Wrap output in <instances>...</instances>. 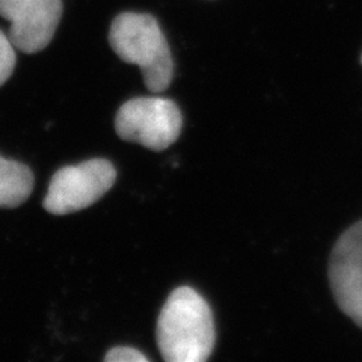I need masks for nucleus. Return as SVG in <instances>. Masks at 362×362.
I'll list each match as a JSON object with an SVG mask.
<instances>
[{"mask_svg": "<svg viewBox=\"0 0 362 362\" xmlns=\"http://www.w3.org/2000/svg\"><path fill=\"white\" fill-rule=\"evenodd\" d=\"M213 313L198 291L178 287L157 320V344L166 362H204L213 352Z\"/></svg>", "mask_w": 362, "mask_h": 362, "instance_id": "f257e3e1", "label": "nucleus"}, {"mask_svg": "<svg viewBox=\"0 0 362 362\" xmlns=\"http://www.w3.org/2000/svg\"><path fill=\"white\" fill-rule=\"evenodd\" d=\"M109 42L121 61L141 68L151 93H163L174 77V62L157 20L148 14L124 13L112 21Z\"/></svg>", "mask_w": 362, "mask_h": 362, "instance_id": "f03ea898", "label": "nucleus"}, {"mask_svg": "<svg viewBox=\"0 0 362 362\" xmlns=\"http://www.w3.org/2000/svg\"><path fill=\"white\" fill-rule=\"evenodd\" d=\"M183 118L173 100L141 97L124 103L115 118V130L121 139L136 142L153 151L171 146L181 133Z\"/></svg>", "mask_w": 362, "mask_h": 362, "instance_id": "7ed1b4c3", "label": "nucleus"}, {"mask_svg": "<svg viewBox=\"0 0 362 362\" xmlns=\"http://www.w3.org/2000/svg\"><path fill=\"white\" fill-rule=\"evenodd\" d=\"M117 169L106 158H93L65 166L50 181L44 209L52 214H68L88 209L113 186Z\"/></svg>", "mask_w": 362, "mask_h": 362, "instance_id": "20e7f679", "label": "nucleus"}, {"mask_svg": "<svg viewBox=\"0 0 362 362\" xmlns=\"http://www.w3.org/2000/svg\"><path fill=\"white\" fill-rule=\"evenodd\" d=\"M0 16L11 23L9 40L17 50L38 53L58 29L62 0H0Z\"/></svg>", "mask_w": 362, "mask_h": 362, "instance_id": "39448f33", "label": "nucleus"}, {"mask_svg": "<svg viewBox=\"0 0 362 362\" xmlns=\"http://www.w3.org/2000/svg\"><path fill=\"white\" fill-rule=\"evenodd\" d=\"M329 282L338 308L362 329V221L337 240L329 262Z\"/></svg>", "mask_w": 362, "mask_h": 362, "instance_id": "423d86ee", "label": "nucleus"}, {"mask_svg": "<svg viewBox=\"0 0 362 362\" xmlns=\"http://www.w3.org/2000/svg\"><path fill=\"white\" fill-rule=\"evenodd\" d=\"M33 190V174L20 162L0 156V209H16Z\"/></svg>", "mask_w": 362, "mask_h": 362, "instance_id": "0eeeda50", "label": "nucleus"}, {"mask_svg": "<svg viewBox=\"0 0 362 362\" xmlns=\"http://www.w3.org/2000/svg\"><path fill=\"white\" fill-rule=\"evenodd\" d=\"M16 47L11 42L9 37L0 30V86H2L8 78L13 76L16 68Z\"/></svg>", "mask_w": 362, "mask_h": 362, "instance_id": "6e6552de", "label": "nucleus"}, {"mask_svg": "<svg viewBox=\"0 0 362 362\" xmlns=\"http://www.w3.org/2000/svg\"><path fill=\"white\" fill-rule=\"evenodd\" d=\"M106 362H148L144 354H141L138 349L133 347H113L105 356Z\"/></svg>", "mask_w": 362, "mask_h": 362, "instance_id": "1a4fd4ad", "label": "nucleus"}, {"mask_svg": "<svg viewBox=\"0 0 362 362\" xmlns=\"http://www.w3.org/2000/svg\"><path fill=\"white\" fill-rule=\"evenodd\" d=\"M361 64H362V54H361Z\"/></svg>", "mask_w": 362, "mask_h": 362, "instance_id": "9d476101", "label": "nucleus"}]
</instances>
